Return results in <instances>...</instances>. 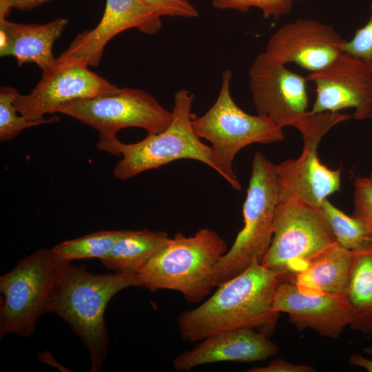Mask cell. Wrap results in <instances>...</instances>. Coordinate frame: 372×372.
Listing matches in <instances>:
<instances>
[{
  "label": "cell",
  "mask_w": 372,
  "mask_h": 372,
  "mask_svg": "<svg viewBox=\"0 0 372 372\" xmlns=\"http://www.w3.org/2000/svg\"><path fill=\"white\" fill-rule=\"evenodd\" d=\"M280 278L261 263L254 262L218 286L198 307L181 313L177 324L181 338L198 342L220 332L253 328L269 335L278 313L273 300Z\"/></svg>",
  "instance_id": "6da1fadb"
},
{
  "label": "cell",
  "mask_w": 372,
  "mask_h": 372,
  "mask_svg": "<svg viewBox=\"0 0 372 372\" xmlns=\"http://www.w3.org/2000/svg\"><path fill=\"white\" fill-rule=\"evenodd\" d=\"M131 287H141L137 274H95L71 262H63L48 313L61 317L85 344L92 372L101 371L108 353L106 307L116 293Z\"/></svg>",
  "instance_id": "7a4b0ae2"
},
{
  "label": "cell",
  "mask_w": 372,
  "mask_h": 372,
  "mask_svg": "<svg viewBox=\"0 0 372 372\" xmlns=\"http://www.w3.org/2000/svg\"><path fill=\"white\" fill-rule=\"evenodd\" d=\"M227 250L225 241L209 228L191 236L178 232L137 273L141 287L174 290L187 302H199L217 286L216 265Z\"/></svg>",
  "instance_id": "3957f363"
},
{
  "label": "cell",
  "mask_w": 372,
  "mask_h": 372,
  "mask_svg": "<svg viewBox=\"0 0 372 372\" xmlns=\"http://www.w3.org/2000/svg\"><path fill=\"white\" fill-rule=\"evenodd\" d=\"M194 99V93L188 90L177 91L169 126L158 134H147L141 141L126 144L117 138H99L98 149L122 156L113 169L114 177L126 180L180 159L197 161L214 169L210 146L200 141L192 127Z\"/></svg>",
  "instance_id": "277c9868"
},
{
  "label": "cell",
  "mask_w": 372,
  "mask_h": 372,
  "mask_svg": "<svg viewBox=\"0 0 372 372\" xmlns=\"http://www.w3.org/2000/svg\"><path fill=\"white\" fill-rule=\"evenodd\" d=\"M232 73L225 70L220 88L211 107L201 116L192 119V127L200 138L211 143L214 170L236 191L241 184L233 164L237 153L254 143H272L285 138L282 128L270 118L243 111L231 94Z\"/></svg>",
  "instance_id": "5b68a950"
},
{
  "label": "cell",
  "mask_w": 372,
  "mask_h": 372,
  "mask_svg": "<svg viewBox=\"0 0 372 372\" xmlns=\"http://www.w3.org/2000/svg\"><path fill=\"white\" fill-rule=\"evenodd\" d=\"M278 190L276 165L261 152H256L242 207L244 226L216 265L217 287L254 262L261 263L273 236Z\"/></svg>",
  "instance_id": "8992f818"
},
{
  "label": "cell",
  "mask_w": 372,
  "mask_h": 372,
  "mask_svg": "<svg viewBox=\"0 0 372 372\" xmlns=\"http://www.w3.org/2000/svg\"><path fill=\"white\" fill-rule=\"evenodd\" d=\"M321 207L289 199L278 205L270 245L261 264L290 281L337 243Z\"/></svg>",
  "instance_id": "52a82bcc"
},
{
  "label": "cell",
  "mask_w": 372,
  "mask_h": 372,
  "mask_svg": "<svg viewBox=\"0 0 372 372\" xmlns=\"http://www.w3.org/2000/svg\"><path fill=\"white\" fill-rule=\"evenodd\" d=\"M63 262L50 249L43 248L0 277L1 340L6 335L28 338L34 333L40 317L48 313Z\"/></svg>",
  "instance_id": "ba28073f"
},
{
  "label": "cell",
  "mask_w": 372,
  "mask_h": 372,
  "mask_svg": "<svg viewBox=\"0 0 372 372\" xmlns=\"http://www.w3.org/2000/svg\"><path fill=\"white\" fill-rule=\"evenodd\" d=\"M350 116L339 112L311 114L295 126L304 145L297 159H287L276 165L278 178V204L296 199L311 206L321 207L324 200L339 191L340 168H328L319 161L317 148L323 136L335 125L348 121Z\"/></svg>",
  "instance_id": "9c48e42d"
},
{
  "label": "cell",
  "mask_w": 372,
  "mask_h": 372,
  "mask_svg": "<svg viewBox=\"0 0 372 372\" xmlns=\"http://www.w3.org/2000/svg\"><path fill=\"white\" fill-rule=\"evenodd\" d=\"M58 112L93 127L102 139L116 138L118 131L130 127L142 128L147 134H158L169 126L172 118V111L149 93L129 87L66 103Z\"/></svg>",
  "instance_id": "30bf717a"
},
{
  "label": "cell",
  "mask_w": 372,
  "mask_h": 372,
  "mask_svg": "<svg viewBox=\"0 0 372 372\" xmlns=\"http://www.w3.org/2000/svg\"><path fill=\"white\" fill-rule=\"evenodd\" d=\"M265 52L258 54L249 70V87L257 114L278 127H294L310 114L306 77Z\"/></svg>",
  "instance_id": "8fae6325"
},
{
  "label": "cell",
  "mask_w": 372,
  "mask_h": 372,
  "mask_svg": "<svg viewBox=\"0 0 372 372\" xmlns=\"http://www.w3.org/2000/svg\"><path fill=\"white\" fill-rule=\"evenodd\" d=\"M119 89L87 65L57 58L53 65L42 70L40 81L30 94H18L14 105L25 118L39 121L44 119L46 114L58 112L66 103L115 92Z\"/></svg>",
  "instance_id": "7c38bea8"
},
{
  "label": "cell",
  "mask_w": 372,
  "mask_h": 372,
  "mask_svg": "<svg viewBox=\"0 0 372 372\" xmlns=\"http://www.w3.org/2000/svg\"><path fill=\"white\" fill-rule=\"evenodd\" d=\"M306 79L316 85L311 114L353 108L355 120L372 118V72L360 59L342 52Z\"/></svg>",
  "instance_id": "4fadbf2b"
},
{
  "label": "cell",
  "mask_w": 372,
  "mask_h": 372,
  "mask_svg": "<svg viewBox=\"0 0 372 372\" xmlns=\"http://www.w3.org/2000/svg\"><path fill=\"white\" fill-rule=\"evenodd\" d=\"M343 41L329 24L298 19L278 29L269 39L265 52L283 64L293 63L313 72L342 53Z\"/></svg>",
  "instance_id": "5bb4252c"
},
{
  "label": "cell",
  "mask_w": 372,
  "mask_h": 372,
  "mask_svg": "<svg viewBox=\"0 0 372 372\" xmlns=\"http://www.w3.org/2000/svg\"><path fill=\"white\" fill-rule=\"evenodd\" d=\"M161 26V17L141 0H106L98 25L79 34L59 59L95 67L101 61L106 44L118 34L136 28L150 35L156 33Z\"/></svg>",
  "instance_id": "9a60e30c"
},
{
  "label": "cell",
  "mask_w": 372,
  "mask_h": 372,
  "mask_svg": "<svg viewBox=\"0 0 372 372\" xmlns=\"http://www.w3.org/2000/svg\"><path fill=\"white\" fill-rule=\"evenodd\" d=\"M273 309L278 313H287L290 322L299 330L309 328L333 339L339 338L350 322L349 306L344 294L307 295L291 281L278 284Z\"/></svg>",
  "instance_id": "2e32d148"
},
{
  "label": "cell",
  "mask_w": 372,
  "mask_h": 372,
  "mask_svg": "<svg viewBox=\"0 0 372 372\" xmlns=\"http://www.w3.org/2000/svg\"><path fill=\"white\" fill-rule=\"evenodd\" d=\"M200 341L174 358L176 371H189L200 365L220 362L262 361L278 352V347L268 335L253 328L220 332Z\"/></svg>",
  "instance_id": "e0dca14e"
},
{
  "label": "cell",
  "mask_w": 372,
  "mask_h": 372,
  "mask_svg": "<svg viewBox=\"0 0 372 372\" xmlns=\"http://www.w3.org/2000/svg\"><path fill=\"white\" fill-rule=\"evenodd\" d=\"M68 23L65 18L45 24H23L0 19V56H14L18 66L34 63L44 70L56 63L53 45Z\"/></svg>",
  "instance_id": "ac0fdd59"
},
{
  "label": "cell",
  "mask_w": 372,
  "mask_h": 372,
  "mask_svg": "<svg viewBox=\"0 0 372 372\" xmlns=\"http://www.w3.org/2000/svg\"><path fill=\"white\" fill-rule=\"evenodd\" d=\"M352 251L338 242L316 259L290 281L307 295L344 294L351 268Z\"/></svg>",
  "instance_id": "d6986e66"
},
{
  "label": "cell",
  "mask_w": 372,
  "mask_h": 372,
  "mask_svg": "<svg viewBox=\"0 0 372 372\" xmlns=\"http://www.w3.org/2000/svg\"><path fill=\"white\" fill-rule=\"evenodd\" d=\"M169 238L163 231L125 230L99 260L106 269L115 273L137 274Z\"/></svg>",
  "instance_id": "ffe728a7"
},
{
  "label": "cell",
  "mask_w": 372,
  "mask_h": 372,
  "mask_svg": "<svg viewBox=\"0 0 372 372\" xmlns=\"http://www.w3.org/2000/svg\"><path fill=\"white\" fill-rule=\"evenodd\" d=\"M353 259L344 296L349 306L350 327L372 333V248L352 251Z\"/></svg>",
  "instance_id": "44dd1931"
},
{
  "label": "cell",
  "mask_w": 372,
  "mask_h": 372,
  "mask_svg": "<svg viewBox=\"0 0 372 372\" xmlns=\"http://www.w3.org/2000/svg\"><path fill=\"white\" fill-rule=\"evenodd\" d=\"M125 230H102L72 240H64L52 248L61 260L99 258L104 256Z\"/></svg>",
  "instance_id": "7402d4cb"
},
{
  "label": "cell",
  "mask_w": 372,
  "mask_h": 372,
  "mask_svg": "<svg viewBox=\"0 0 372 372\" xmlns=\"http://www.w3.org/2000/svg\"><path fill=\"white\" fill-rule=\"evenodd\" d=\"M321 208L342 247L350 251L372 248V231L363 222L345 214L327 199L324 200Z\"/></svg>",
  "instance_id": "603a6c76"
},
{
  "label": "cell",
  "mask_w": 372,
  "mask_h": 372,
  "mask_svg": "<svg viewBox=\"0 0 372 372\" xmlns=\"http://www.w3.org/2000/svg\"><path fill=\"white\" fill-rule=\"evenodd\" d=\"M19 93L10 86L0 87V141H7L15 138L26 128L59 121L58 116L39 121L30 120L17 114L14 101Z\"/></svg>",
  "instance_id": "cb8c5ba5"
},
{
  "label": "cell",
  "mask_w": 372,
  "mask_h": 372,
  "mask_svg": "<svg viewBox=\"0 0 372 372\" xmlns=\"http://www.w3.org/2000/svg\"><path fill=\"white\" fill-rule=\"evenodd\" d=\"M211 4L219 10H236L241 12L257 8L262 11L264 18L276 20L290 12L293 0H212Z\"/></svg>",
  "instance_id": "d4e9b609"
},
{
  "label": "cell",
  "mask_w": 372,
  "mask_h": 372,
  "mask_svg": "<svg viewBox=\"0 0 372 372\" xmlns=\"http://www.w3.org/2000/svg\"><path fill=\"white\" fill-rule=\"evenodd\" d=\"M371 10L368 22L355 32L351 40L343 41L342 50L362 60L372 72V1Z\"/></svg>",
  "instance_id": "484cf974"
},
{
  "label": "cell",
  "mask_w": 372,
  "mask_h": 372,
  "mask_svg": "<svg viewBox=\"0 0 372 372\" xmlns=\"http://www.w3.org/2000/svg\"><path fill=\"white\" fill-rule=\"evenodd\" d=\"M353 201V216L363 222L372 231V174L355 178Z\"/></svg>",
  "instance_id": "4316f807"
},
{
  "label": "cell",
  "mask_w": 372,
  "mask_h": 372,
  "mask_svg": "<svg viewBox=\"0 0 372 372\" xmlns=\"http://www.w3.org/2000/svg\"><path fill=\"white\" fill-rule=\"evenodd\" d=\"M150 10L163 16L196 18L198 11L189 0H141Z\"/></svg>",
  "instance_id": "83f0119b"
},
{
  "label": "cell",
  "mask_w": 372,
  "mask_h": 372,
  "mask_svg": "<svg viewBox=\"0 0 372 372\" xmlns=\"http://www.w3.org/2000/svg\"><path fill=\"white\" fill-rule=\"evenodd\" d=\"M315 369L309 365L296 364L283 359L273 360L265 366H253L248 372H313Z\"/></svg>",
  "instance_id": "f1b7e54d"
},
{
  "label": "cell",
  "mask_w": 372,
  "mask_h": 372,
  "mask_svg": "<svg viewBox=\"0 0 372 372\" xmlns=\"http://www.w3.org/2000/svg\"><path fill=\"white\" fill-rule=\"evenodd\" d=\"M53 0H0V19H6L12 8L30 10Z\"/></svg>",
  "instance_id": "f546056e"
},
{
  "label": "cell",
  "mask_w": 372,
  "mask_h": 372,
  "mask_svg": "<svg viewBox=\"0 0 372 372\" xmlns=\"http://www.w3.org/2000/svg\"><path fill=\"white\" fill-rule=\"evenodd\" d=\"M364 351L372 355V347H366ZM351 365L360 366L365 369L369 372H372V360L364 358L362 355L354 353L349 359Z\"/></svg>",
  "instance_id": "4dcf8cb0"
},
{
  "label": "cell",
  "mask_w": 372,
  "mask_h": 372,
  "mask_svg": "<svg viewBox=\"0 0 372 372\" xmlns=\"http://www.w3.org/2000/svg\"><path fill=\"white\" fill-rule=\"evenodd\" d=\"M38 358L41 362L50 365L52 367L56 368L61 371H71V370L59 363L54 358L52 353L49 351L40 352L38 354Z\"/></svg>",
  "instance_id": "1f68e13d"
}]
</instances>
